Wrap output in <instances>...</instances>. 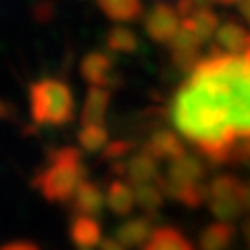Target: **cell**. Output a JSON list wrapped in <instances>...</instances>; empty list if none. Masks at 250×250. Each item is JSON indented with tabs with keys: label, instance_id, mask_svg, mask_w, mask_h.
<instances>
[{
	"label": "cell",
	"instance_id": "obj_16",
	"mask_svg": "<svg viewBox=\"0 0 250 250\" xmlns=\"http://www.w3.org/2000/svg\"><path fill=\"white\" fill-rule=\"evenodd\" d=\"M236 240V228L229 221H215L208 223L198 233V248L200 250H228Z\"/></svg>",
	"mask_w": 250,
	"mask_h": 250
},
{
	"label": "cell",
	"instance_id": "obj_2",
	"mask_svg": "<svg viewBox=\"0 0 250 250\" xmlns=\"http://www.w3.org/2000/svg\"><path fill=\"white\" fill-rule=\"evenodd\" d=\"M85 179V165L82 150L62 146L50 150L46 163L34 177V188L44 196V200L61 205L69 202L77 186Z\"/></svg>",
	"mask_w": 250,
	"mask_h": 250
},
{
	"label": "cell",
	"instance_id": "obj_19",
	"mask_svg": "<svg viewBox=\"0 0 250 250\" xmlns=\"http://www.w3.org/2000/svg\"><path fill=\"white\" fill-rule=\"evenodd\" d=\"M106 48L113 54H134L140 48V40L127 25H115L106 34Z\"/></svg>",
	"mask_w": 250,
	"mask_h": 250
},
{
	"label": "cell",
	"instance_id": "obj_5",
	"mask_svg": "<svg viewBox=\"0 0 250 250\" xmlns=\"http://www.w3.org/2000/svg\"><path fill=\"white\" fill-rule=\"evenodd\" d=\"M182 25V17L173 4L156 2L144 17V31L156 44H169Z\"/></svg>",
	"mask_w": 250,
	"mask_h": 250
},
{
	"label": "cell",
	"instance_id": "obj_15",
	"mask_svg": "<svg viewBox=\"0 0 250 250\" xmlns=\"http://www.w3.org/2000/svg\"><path fill=\"white\" fill-rule=\"evenodd\" d=\"M69 238L77 248H94L103 242V228L96 221V217L73 215L69 225Z\"/></svg>",
	"mask_w": 250,
	"mask_h": 250
},
{
	"label": "cell",
	"instance_id": "obj_14",
	"mask_svg": "<svg viewBox=\"0 0 250 250\" xmlns=\"http://www.w3.org/2000/svg\"><path fill=\"white\" fill-rule=\"evenodd\" d=\"M98 9L106 19L115 21L117 25L136 23L144 17L142 0H98Z\"/></svg>",
	"mask_w": 250,
	"mask_h": 250
},
{
	"label": "cell",
	"instance_id": "obj_23",
	"mask_svg": "<svg viewBox=\"0 0 250 250\" xmlns=\"http://www.w3.org/2000/svg\"><path fill=\"white\" fill-rule=\"evenodd\" d=\"M202 38L194 31V27L188 23L186 19H182V25H179L177 34L173 36V40L169 42L171 50H184V52H200L202 46Z\"/></svg>",
	"mask_w": 250,
	"mask_h": 250
},
{
	"label": "cell",
	"instance_id": "obj_6",
	"mask_svg": "<svg viewBox=\"0 0 250 250\" xmlns=\"http://www.w3.org/2000/svg\"><path fill=\"white\" fill-rule=\"evenodd\" d=\"M80 73L90 85L113 90L119 85V75L115 71V54L104 50H92L83 57Z\"/></svg>",
	"mask_w": 250,
	"mask_h": 250
},
{
	"label": "cell",
	"instance_id": "obj_20",
	"mask_svg": "<svg viewBox=\"0 0 250 250\" xmlns=\"http://www.w3.org/2000/svg\"><path fill=\"white\" fill-rule=\"evenodd\" d=\"M134 192H136V207L142 208L146 215H154L165 202V194H163L161 186L156 182L136 186Z\"/></svg>",
	"mask_w": 250,
	"mask_h": 250
},
{
	"label": "cell",
	"instance_id": "obj_4",
	"mask_svg": "<svg viewBox=\"0 0 250 250\" xmlns=\"http://www.w3.org/2000/svg\"><path fill=\"white\" fill-rule=\"evenodd\" d=\"M207 205L213 217H217V221L233 223L250 208L248 184L231 173L213 177L207 184Z\"/></svg>",
	"mask_w": 250,
	"mask_h": 250
},
{
	"label": "cell",
	"instance_id": "obj_17",
	"mask_svg": "<svg viewBox=\"0 0 250 250\" xmlns=\"http://www.w3.org/2000/svg\"><path fill=\"white\" fill-rule=\"evenodd\" d=\"M108 104H111V90L100 88V85H90L82 106V125L104 123Z\"/></svg>",
	"mask_w": 250,
	"mask_h": 250
},
{
	"label": "cell",
	"instance_id": "obj_11",
	"mask_svg": "<svg viewBox=\"0 0 250 250\" xmlns=\"http://www.w3.org/2000/svg\"><path fill=\"white\" fill-rule=\"evenodd\" d=\"M154 215H138V217H129L115 229V238L121 242L125 248H138L144 246L150 240L152 231H154V223H152Z\"/></svg>",
	"mask_w": 250,
	"mask_h": 250
},
{
	"label": "cell",
	"instance_id": "obj_32",
	"mask_svg": "<svg viewBox=\"0 0 250 250\" xmlns=\"http://www.w3.org/2000/svg\"><path fill=\"white\" fill-rule=\"evenodd\" d=\"M80 250H92V248H80Z\"/></svg>",
	"mask_w": 250,
	"mask_h": 250
},
{
	"label": "cell",
	"instance_id": "obj_21",
	"mask_svg": "<svg viewBox=\"0 0 250 250\" xmlns=\"http://www.w3.org/2000/svg\"><path fill=\"white\" fill-rule=\"evenodd\" d=\"M77 142L85 152L104 150V146L108 144V129L104 127V123H88L80 129Z\"/></svg>",
	"mask_w": 250,
	"mask_h": 250
},
{
	"label": "cell",
	"instance_id": "obj_24",
	"mask_svg": "<svg viewBox=\"0 0 250 250\" xmlns=\"http://www.w3.org/2000/svg\"><path fill=\"white\" fill-rule=\"evenodd\" d=\"M200 52H184V50H171V65H173L179 73L190 75L194 67L200 62Z\"/></svg>",
	"mask_w": 250,
	"mask_h": 250
},
{
	"label": "cell",
	"instance_id": "obj_8",
	"mask_svg": "<svg viewBox=\"0 0 250 250\" xmlns=\"http://www.w3.org/2000/svg\"><path fill=\"white\" fill-rule=\"evenodd\" d=\"M165 177L169 182L175 184H205L207 177V165L200 159V154L186 152L182 156H177L175 161H169L167 173Z\"/></svg>",
	"mask_w": 250,
	"mask_h": 250
},
{
	"label": "cell",
	"instance_id": "obj_1",
	"mask_svg": "<svg viewBox=\"0 0 250 250\" xmlns=\"http://www.w3.org/2000/svg\"><path fill=\"white\" fill-rule=\"evenodd\" d=\"M169 115L210 163L250 165V50L200 59L173 94Z\"/></svg>",
	"mask_w": 250,
	"mask_h": 250
},
{
	"label": "cell",
	"instance_id": "obj_3",
	"mask_svg": "<svg viewBox=\"0 0 250 250\" xmlns=\"http://www.w3.org/2000/svg\"><path fill=\"white\" fill-rule=\"evenodd\" d=\"M31 121L42 127H62L75 117V98L69 83L57 77L36 80L27 90Z\"/></svg>",
	"mask_w": 250,
	"mask_h": 250
},
{
	"label": "cell",
	"instance_id": "obj_10",
	"mask_svg": "<svg viewBox=\"0 0 250 250\" xmlns=\"http://www.w3.org/2000/svg\"><path fill=\"white\" fill-rule=\"evenodd\" d=\"M142 150H146L150 156H154L156 161H175L177 156L186 154L184 140L179 138V134L171 129H156L150 134V138L146 140V144Z\"/></svg>",
	"mask_w": 250,
	"mask_h": 250
},
{
	"label": "cell",
	"instance_id": "obj_29",
	"mask_svg": "<svg viewBox=\"0 0 250 250\" xmlns=\"http://www.w3.org/2000/svg\"><path fill=\"white\" fill-rule=\"evenodd\" d=\"M238 13L240 17L250 23V0H242V2L238 4Z\"/></svg>",
	"mask_w": 250,
	"mask_h": 250
},
{
	"label": "cell",
	"instance_id": "obj_25",
	"mask_svg": "<svg viewBox=\"0 0 250 250\" xmlns=\"http://www.w3.org/2000/svg\"><path fill=\"white\" fill-rule=\"evenodd\" d=\"M134 150V144L129 140H117V142H108L103 150V159L104 161H121L125 156H129Z\"/></svg>",
	"mask_w": 250,
	"mask_h": 250
},
{
	"label": "cell",
	"instance_id": "obj_26",
	"mask_svg": "<svg viewBox=\"0 0 250 250\" xmlns=\"http://www.w3.org/2000/svg\"><path fill=\"white\" fill-rule=\"evenodd\" d=\"M17 119V108L9 100L0 98V121H15Z\"/></svg>",
	"mask_w": 250,
	"mask_h": 250
},
{
	"label": "cell",
	"instance_id": "obj_22",
	"mask_svg": "<svg viewBox=\"0 0 250 250\" xmlns=\"http://www.w3.org/2000/svg\"><path fill=\"white\" fill-rule=\"evenodd\" d=\"M186 21L190 23V25L194 27V31L202 38V40H210L215 34H217V29H219V25H221V17L210 9H198L196 13L192 15V17H186Z\"/></svg>",
	"mask_w": 250,
	"mask_h": 250
},
{
	"label": "cell",
	"instance_id": "obj_9",
	"mask_svg": "<svg viewBox=\"0 0 250 250\" xmlns=\"http://www.w3.org/2000/svg\"><path fill=\"white\" fill-rule=\"evenodd\" d=\"M69 205H71L73 215L98 217V215H103L106 200H104V192L100 190L98 184L90 182V179H83V182L77 186V190L71 196V200H69Z\"/></svg>",
	"mask_w": 250,
	"mask_h": 250
},
{
	"label": "cell",
	"instance_id": "obj_33",
	"mask_svg": "<svg viewBox=\"0 0 250 250\" xmlns=\"http://www.w3.org/2000/svg\"><path fill=\"white\" fill-rule=\"evenodd\" d=\"M248 192H250V182H248Z\"/></svg>",
	"mask_w": 250,
	"mask_h": 250
},
{
	"label": "cell",
	"instance_id": "obj_7",
	"mask_svg": "<svg viewBox=\"0 0 250 250\" xmlns=\"http://www.w3.org/2000/svg\"><path fill=\"white\" fill-rule=\"evenodd\" d=\"M213 40L210 54H246L250 50V31L236 19L223 21Z\"/></svg>",
	"mask_w": 250,
	"mask_h": 250
},
{
	"label": "cell",
	"instance_id": "obj_18",
	"mask_svg": "<svg viewBox=\"0 0 250 250\" xmlns=\"http://www.w3.org/2000/svg\"><path fill=\"white\" fill-rule=\"evenodd\" d=\"M142 250H194L192 242L173 225L154 228L150 240L142 246Z\"/></svg>",
	"mask_w": 250,
	"mask_h": 250
},
{
	"label": "cell",
	"instance_id": "obj_27",
	"mask_svg": "<svg viewBox=\"0 0 250 250\" xmlns=\"http://www.w3.org/2000/svg\"><path fill=\"white\" fill-rule=\"evenodd\" d=\"M0 250H40L34 242H27V240H17V242H9V244L0 246Z\"/></svg>",
	"mask_w": 250,
	"mask_h": 250
},
{
	"label": "cell",
	"instance_id": "obj_31",
	"mask_svg": "<svg viewBox=\"0 0 250 250\" xmlns=\"http://www.w3.org/2000/svg\"><path fill=\"white\" fill-rule=\"evenodd\" d=\"M215 2H219V4H240L242 0H215Z\"/></svg>",
	"mask_w": 250,
	"mask_h": 250
},
{
	"label": "cell",
	"instance_id": "obj_12",
	"mask_svg": "<svg viewBox=\"0 0 250 250\" xmlns=\"http://www.w3.org/2000/svg\"><path fill=\"white\" fill-rule=\"evenodd\" d=\"M159 161L150 156L146 150H140L136 154H131L125 161V175L123 179H127L131 186H142V184H150L159 179Z\"/></svg>",
	"mask_w": 250,
	"mask_h": 250
},
{
	"label": "cell",
	"instance_id": "obj_30",
	"mask_svg": "<svg viewBox=\"0 0 250 250\" xmlns=\"http://www.w3.org/2000/svg\"><path fill=\"white\" fill-rule=\"evenodd\" d=\"M242 233H244V240H246V244L250 248V217L244 221V225H242Z\"/></svg>",
	"mask_w": 250,
	"mask_h": 250
},
{
	"label": "cell",
	"instance_id": "obj_28",
	"mask_svg": "<svg viewBox=\"0 0 250 250\" xmlns=\"http://www.w3.org/2000/svg\"><path fill=\"white\" fill-rule=\"evenodd\" d=\"M100 250H127L117 238H103L100 242Z\"/></svg>",
	"mask_w": 250,
	"mask_h": 250
},
{
	"label": "cell",
	"instance_id": "obj_13",
	"mask_svg": "<svg viewBox=\"0 0 250 250\" xmlns=\"http://www.w3.org/2000/svg\"><path fill=\"white\" fill-rule=\"evenodd\" d=\"M104 200H106V207L111 213H115L117 217H129L136 207L134 186H131L127 179L117 177L108 184L106 192H104Z\"/></svg>",
	"mask_w": 250,
	"mask_h": 250
}]
</instances>
